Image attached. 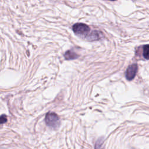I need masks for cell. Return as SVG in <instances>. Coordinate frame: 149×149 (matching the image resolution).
I'll return each mask as SVG.
<instances>
[{
    "label": "cell",
    "mask_w": 149,
    "mask_h": 149,
    "mask_svg": "<svg viewBox=\"0 0 149 149\" xmlns=\"http://www.w3.org/2000/svg\"><path fill=\"white\" fill-rule=\"evenodd\" d=\"M78 57V55L76 53H75L73 51L69 50L66 51L65 54V58L67 60H70V59H74Z\"/></svg>",
    "instance_id": "cell-4"
},
{
    "label": "cell",
    "mask_w": 149,
    "mask_h": 149,
    "mask_svg": "<svg viewBox=\"0 0 149 149\" xmlns=\"http://www.w3.org/2000/svg\"><path fill=\"white\" fill-rule=\"evenodd\" d=\"M137 71V65L136 63L130 65L126 72V78L130 81L134 79Z\"/></svg>",
    "instance_id": "cell-3"
},
{
    "label": "cell",
    "mask_w": 149,
    "mask_h": 149,
    "mask_svg": "<svg viewBox=\"0 0 149 149\" xmlns=\"http://www.w3.org/2000/svg\"><path fill=\"white\" fill-rule=\"evenodd\" d=\"M100 34H101V33L98 31H94L89 36H88L87 38H88V40H91V41L97 40L100 38Z\"/></svg>",
    "instance_id": "cell-5"
},
{
    "label": "cell",
    "mask_w": 149,
    "mask_h": 149,
    "mask_svg": "<svg viewBox=\"0 0 149 149\" xmlns=\"http://www.w3.org/2000/svg\"><path fill=\"white\" fill-rule=\"evenodd\" d=\"M72 29L76 34L84 37H87L90 31V27L84 23H76L73 26Z\"/></svg>",
    "instance_id": "cell-1"
},
{
    "label": "cell",
    "mask_w": 149,
    "mask_h": 149,
    "mask_svg": "<svg viewBox=\"0 0 149 149\" xmlns=\"http://www.w3.org/2000/svg\"><path fill=\"white\" fill-rule=\"evenodd\" d=\"M143 55L146 59H149V45H146L143 47Z\"/></svg>",
    "instance_id": "cell-6"
},
{
    "label": "cell",
    "mask_w": 149,
    "mask_h": 149,
    "mask_svg": "<svg viewBox=\"0 0 149 149\" xmlns=\"http://www.w3.org/2000/svg\"><path fill=\"white\" fill-rule=\"evenodd\" d=\"M45 123L48 126L56 129L60 124L59 118L55 113L48 112L45 116Z\"/></svg>",
    "instance_id": "cell-2"
},
{
    "label": "cell",
    "mask_w": 149,
    "mask_h": 149,
    "mask_svg": "<svg viewBox=\"0 0 149 149\" xmlns=\"http://www.w3.org/2000/svg\"><path fill=\"white\" fill-rule=\"evenodd\" d=\"M6 121H7V118L5 115H2L0 116V124L5 123Z\"/></svg>",
    "instance_id": "cell-7"
},
{
    "label": "cell",
    "mask_w": 149,
    "mask_h": 149,
    "mask_svg": "<svg viewBox=\"0 0 149 149\" xmlns=\"http://www.w3.org/2000/svg\"><path fill=\"white\" fill-rule=\"evenodd\" d=\"M109 1H116V0H109Z\"/></svg>",
    "instance_id": "cell-8"
}]
</instances>
